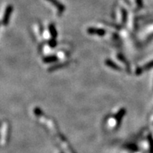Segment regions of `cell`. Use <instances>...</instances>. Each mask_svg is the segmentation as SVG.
Here are the masks:
<instances>
[{
	"label": "cell",
	"instance_id": "cell-1",
	"mask_svg": "<svg viewBox=\"0 0 153 153\" xmlns=\"http://www.w3.org/2000/svg\"><path fill=\"white\" fill-rule=\"evenodd\" d=\"M48 2H50L52 4L54 5L56 7L57 10H59L60 12H62V11H64L65 8H64V6H62L61 3H59V2L57 1V0H48Z\"/></svg>",
	"mask_w": 153,
	"mask_h": 153
},
{
	"label": "cell",
	"instance_id": "cell-2",
	"mask_svg": "<svg viewBox=\"0 0 153 153\" xmlns=\"http://www.w3.org/2000/svg\"><path fill=\"white\" fill-rule=\"evenodd\" d=\"M89 32H91V34H104L105 31L102 30H98V29H89Z\"/></svg>",
	"mask_w": 153,
	"mask_h": 153
}]
</instances>
